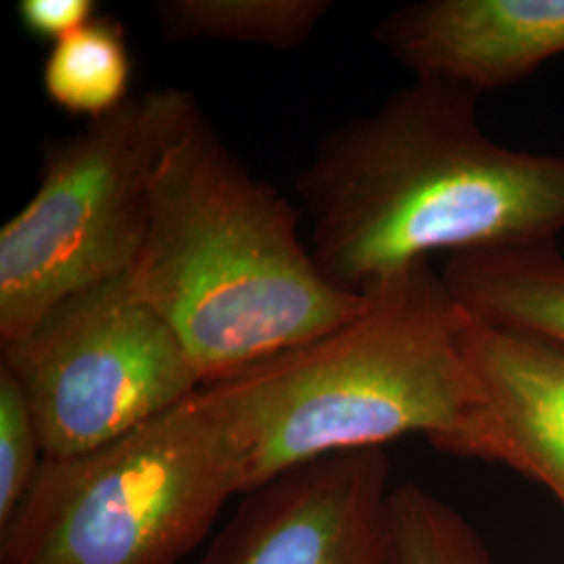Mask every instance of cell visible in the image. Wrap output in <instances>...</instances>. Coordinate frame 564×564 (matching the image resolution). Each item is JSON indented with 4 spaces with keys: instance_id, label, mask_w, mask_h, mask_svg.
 I'll return each mask as SVG.
<instances>
[{
    "instance_id": "30bf717a",
    "label": "cell",
    "mask_w": 564,
    "mask_h": 564,
    "mask_svg": "<svg viewBox=\"0 0 564 564\" xmlns=\"http://www.w3.org/2000/svg\"><path fill=\"white\" fill-rule=\"evenodd\" d=\"M442 279L468 318L564 347V253L558 241L449 256Z\"/></svg>"
},
{
    "instance_id": "7c38bea8",
    "label": "cell",
    "mask_w": 564,
    "mask_h": 564,
    "mask_svg": "<svg viewBox=\"0 0 564 564\" xmlns=\"http://www.w3.org/2000/svg\"><path fill=\"white\" fill-rule=\"evenodd\" d=\"M132 55L126 30L99 13L78 32L51 44L42 65V90L61 111L101 120L128 101Z\"/></svg>"
},
{
    "instance_id": "6da1fadb",
    "label": "cell",
    "mask_w": 564,
    "mask_h": 564,
    "mask_svg": "<svg viewBox=\"0 0 564 564\" xmlns=\"http://www.w3.org/2000/svg\"><path fill=\"white\" fill-rule=\"evenodd\" d=\"M479 99L414 80L318 142L297 195L328 281L366 295L433 253L558 241L564 158L494 141Z\"/></svg>"
},
{
    "instance_id": "4fadbf2b",
    "label": "cell",
    "mask_w": 564,
    "mask_h": 564,
    "mask_svg": "<svg viewBox=\"0 0 564 564\" xmlns=\"http://www.w3.org/2000/svg\"><path fill=\"white\" fill-rule=\"evenodd\" d=\"M400 564H496L458 510L416 484L391 491Z\"/></svg>"
},
{
    "instance_id": "5b68a950",
    "label": "cell",
    "mask_w": 564,
    "mask_h": 564,
    "mask_svg": "<svg viewBox=\"0 0 564 564\" xmlns=\"http://www.w3.org/2000/svg\"><path fill=\"white\" fill-rule=\"evenodd\" d=\"M195 102L182 88H153L44 142L36 191L0 230L2 345L61 302L132 274L158 167Z\"/></svg>"
},
{
    "instance_id": "8992f818",
    "label": "cell",
    "mask_w": 564,
    "mask_h": 564,
    "mask_svg": "<svg viewBox=\"0 0 564 564\" xmlns=\"http://www.w3.org/2000/svg\"><path fill=\"white\" fill-rule=\"evenodd\" d=\"M0 364L23 387L48 460L111 444L203 387L181 339L130 276L55 305L2 345Z\"/></svg>"
},
{
    "instance_id": "9a60e30c",
    "label": "cell",
    "mask_w": 564,
    "mask_h": 564,
    "mask_svg": "<svg viewBox=\"0 0 564 564\" xmlns=\"http://www.w3.org/2000/svg\"><path fill=\"white\" fill-rule=\"evenodd\" d=\"M95 0H20L18 18L28 34L39 41H63L99 15Z\"/></svg>"
},
{
    "instance_id": "8fae6325",
    "label": "cell",
    "mask_w": 564,
    "mask_h": 564,
    "mask_svg": "<svg viewBox=\"0 0 564 564\" xmlns=\"http://www.w3.org/2000/svg\"><path fill=\"white\" fill-rule=\"evenodd\" d=\"M330 0H160L153 13L170 42H232L291 53L333 11Z\"/></svg>"
},
{
    "instance_id": "277c9868",
    "label": "cell",
    "mask_w": 564,
    "mask_h": 564,
    "mask_svg": "<svg viewBox=\"0 0 564 564\" xmlns=\"http://www.w3.org/2000/svg\"><path fill=\"white\" fill-rule=\"evenodd\" d=\"M242 496L241 452L203 384L151 423L48 460L0 527V564H178Z\"/></svg>"
},
{
    "instance_id": "7a4b0ae2",
    "label": "cell",
    "mask_w": 564,
    "mask_h": 564,
    "mask_svg": "<svg viewBox=\"0 0 564 564\" xmlns=\"http://www.w3.org/2000/svg\"><path fill=\"white\" fill-rule=\"evenodd\" d=\"M134 293L220 383L354 318L366 295L324 276L300 214L232 153L199 102L163 153Z\"/></svg>"
},
{
    "instance_id": "3957f363",
    "label": "cell",
    "mask_w": 564,
    "mask_h": 564,
    "mask_svg": "<svg viewBox=\"0 0 564 564\" xmlns=\"http://www.w3.org/2000/svg\"><path fill=\"white\" fill-rule=\"evenodd\" d=\"M464 326L442 272L421 262L368 291L339 328L207 384L239 444L242 494L405 435L442 447L470 403Z\"/></svg>"
},
{
    "instance_id": "5bb4252c",
    "label": "cell",
    "mask_w": 564,
    "mask_h": 564,
    "mask_svg": "<svg viewBox=\"0 0 564 564\" xmlns=\"http://www.w3.org/2000/svg\"><path fill=\"white\" fill-rule=\"evenodd\" d=\"M41 431L15 375L0 364V527L20 508L41 464Z\"/></svg>"
},
{
    "instance_id": "52a82bcc",
    "label": "cell",
    "mask_w": 564,
    "mask_h": 564,
    "mask_svg": "<svg viewBox=\"0 0 564 564\" xmlns=\"http://www.w3.org/2000/svg\"><path fill=\"white\" fill-rule=\"evenodd\" d=\"M389 473L384 449L295 466L242 494L202 564H400Z\"/></svg>"
},
{
    "instance_id": "9c48e42d",
    "label": "cell",
    "mask_w": 564,
    "mask_h": 564,
    "mask_svg": "<svg viewBox=\"0 0 564 564\" xmlns=\"http://www.w3.org/2000/svg\"><path fill=\"white\" fill-rule=\"evenodd\" d=\"M375 42L414 80L481 97L564 55V0H421L379 21Z\"/></svg>"
},
{
    "instance_id": "ba28073f",
    "label": "cell",
    "mask_w": 564,
    "mask_h": 564,
    "mask_svg": "<svg viewBox=\"0 0 564 564\" xmlns=\"http://www.w3.org/2000/svg\"><path fill=\"white\" fill-rule=\"evenodd\" d=\"M470 403L440 449L505 464L564 506V347L466 316Z\"/></svg>"
}]
</instances>
